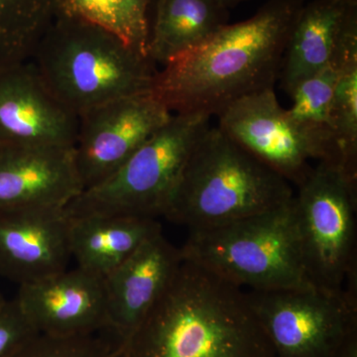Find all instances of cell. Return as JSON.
Listing matches in <instances>:
<instances>
[{"label":"cell","mask_w":357,"mask_h":357,"mask_svg":"<svg viewBox=\"0 0 357 357\" xmlns=\"http://www.w3.org/2000/svg\"><path fill=\"white\" fill-rule=\"evenodd\" d=\"M305 0H269L248 20L227 24L157 70L152 93L175 114L218 115L256 91L274 88Z\"/></svg>","instance_id":"cell-1"},{"label":"cell","mask_w":357,"mask_h":357,"mask_svg":"<svg viewBox=\"0 0 357 357\" xmlns=\"http://www.w3.org/2000/svg\"><path fill=\"white\" fill-rule=\"evenodd\" d=\"M117 357H276L248 294L184 259Z\"/></svg>","instance_id":"cell-2"},{"label":"cell","mask_w":357,"mask_h":357,"mask_svg":"<svg viewBox=\"0 0 357 357\" xmlns=\"http://www.w3.org/2000/svg\"><path fill=\"white\" fill-rule=\"evenodd\" d=\"M47 88L79 116L117 98L151 91L157 70L114 34L57 14L31 59Z\"/></svg>","instance_id":"cell-3"},{"label":"cell","mask_w":357,"mask_h":357,"mask_svg":"<svg viewBox=\"0 0 357 357\" xmlns=\"http://www.w3.org/2000/svg\"><path fill=\"white\" fill-rule=\"evenodd\" d=\"M294 196L286 178L211 126L188 160L164 218L189 230L208 229L280 208Z\"/></svg>","instance_id":"cell-4"},{"label":"cell","mask_w":357,"mask_h":357,"mask_svg":"<svg viewBox=\"0 0 357 357\" xmlns=\"http://www.w3.org/2000/svg\"><path fill=\"white\" fill-rule=\"evenodd\" d=\"M293 199L260 215L190 230L183 258L249 290L314 287L301 259Z\"/></svg>","instance_id":"cell-5"},{"label":"cell","mask_w":357,"mask_h":357,"mask_svg":"<svg viewBox=\"0 0 357 357\" xmlns=\"http://www.w3.org/2000/svg\"><path fill=\"white\" fill-rule=\"evenodd\" d=\"M211 117L173 114L109 178L83 190L66 213L70 218L164 217L188 160L211 128Z\"/></svg>","instance_id":"cell-6"},{"label":"cell","mask_w":357,"mask_h":357,"mask_svg":"<svg viewBox=\"0 0 357 357\" xmlns=\"http://www.w3.org/2000/svg\"><path fill=\"white\" fill-rule=\"evenodd\" d=\"M294 196V218L303 266L321 290H344L356 276L357 180L319 161Z\"/></svg>","instance_id":"cell-7"},{"label":"cell","mask_w":357,"mask_h":357,"mask_svg":"<svg viewBox=\"0 0 357 357\" xmlns=\"http://www.w3.org/2000/svg\"><path fill=\"white\" fill-rule=\"evenodd\" d=\"M276 357H333L357 331L356 287L246 291Z\"/></svg>","instance_id":"cell-8"},{"label":"cell","mask_w":357,"mask_h":357,"mask_svg":"<svg viewBox=\"0 0 357 357\" xmlns=\"http://www.w3.org/2000/svg\"><path fill=\"white\" fill-rule=\"evenodd\" d=\"M172 115L152 91L117 98L79 114L74 154L84 190L109 178Z\"/></svg>","instance_id":"cell-9"},{"label":"cell","mask_w":357,"mask_h":357,"mask_svg":"<svg viewBox=\"0 0 357 357\" xmlns=\"http://www.w3.org/2000/svg\"><path fill=\"white\" fill-rule=\"evenodd\" d=\"M218 116L223 133L291 185L299 187L311 173L309 144L281 107L274 88L239 98Z\"/></svg>","instance_id":"cell-10"},{"label":"cell","mask_w":357,"mask_h":357,"mask_svg":"<svg viewBox=\"0 0 357 357\" xmlns=\"http://www.w3.org/2000/svg\"><path fill=\"white\" fill-rule=\"evenodd\" d=\"M77 124L31 61L0 70V145L74 147Z\"/></svg>","instance_id":"cell-11"},{"label":"cell","mask_w":357,"mask_h":357,"mask_svg":"<svg viewBox=\"0 0 357 357\" xmlns=\"http://www.w3.org/2000/svg\"><path fill=\"white\" fill-rule=\"evenodd\" d=\"M15 299L39 335L86 337L109 328L105 279L77 266L20 285Z\"/></svg>","instance_id":"cell-12"},{"label":"cell","mask_w":357,"mask_h":357,"mask_svg":"<svg viewBox=\"0 0 357 357\" xmlns=\"http://www.w3.org/2000/svg\"><path fill=\"white\" fill-rule=\"evenodd\" d=\"M83 190L74 147L0 145V213L65 208Z\"/></svg>","instance_id":"cell-13"},{"label":"cell","mask_w":357,"mask_h":357,"mask_svg":"<svg viewBox=\"0 0 357 357\" xmlns=\"http://www.w3.org/2000/svg\"><path fill=\"white\" fill-rule=\"evenodd\" d=\"M183 261L181 248L157 232L105 278L109 328L128 342L168 287Z\"/></svg>","instance_id":"cell-14"},{"label":"cell","mask_w":357,"mask_h":357,"mask_svg":"<svg viewBox=\"0 0 357 357\" xmlns=\"http://www.w3.org/2000/svg\"><path fill=\"white\" fill-rule=\"evenodd\" d=\"M70 220L65 208L0 213V275L20 286L67 269Z\"/></svg>","instance_id":"cell-15"},{"label":"cell","mask_w":357,"mask_h":357,"mask_svg":"<svg viewBox=\"0 0 357 357\" xmlns=\"http://www.w3.org/2000/svg\"><path fill=\"white\" fill-rule=\"evenodd\" d=\"M357 56V6L340 0L304 4L293 26L279 75L290 95L301 82L337 60Z\"/></svg>","instance_id":"cell-16"},{"label":"cell","mask_w":357,"mask_h":357,"mask_svg":"<svg viewBox=\"0 0 357 357\" xmlns=\"http://www.w3.org/2000/svg\"><path fill=\"white\" fill-rule=\"evenodd\" d=\"M70 245L77 267L105 279L150 236L161 231L154 218H70Z\"/></svg>","instance_id":"cell-17"},{"label":"cell","mask_w":357,"mask_h":357,"mask_svg":"<svg viewBox=\"0 0 357 357\" xmlns=\"http://www.w3.org/2000/svg\"><path fill=\"white\" fill-rule=\"evenodd\" d=\"M229 9L218 0H156L148 58L154 65L203 44L227 24Z\"/></svg>","instance_id":"cell-18"},{"label":"cell","mask_w":357,"mask_h":357,"mask_svg":"<svg viewBox=\"0 0 357 357\" xmlns=\"http://www.w3.org/2000/svg\"><path fill=\"white\" fill-rule=\"evenodd\" d=\"M357 56L337 60L314 76L301 82L290 93L293 98L287 114L293 126L305 138L312 159L338 166V154L328 124L331 102L340 73ZM340 167V166H338Z\"/></svg>","instance_id":"cell-19"},{"label":"cell","mask_w":357,"mask_h":357,"mask_svg":"<svg viewBox=\"0 0 357 357\" xmlns=\"http://www.w3.org/2000/svg\"><path fill=\"white\" fill-rule=\"evenodd\" d=\"M151 3L152 0H59L58 14L100 26L148 58Z\"/></svg>","instance_id":"cell-20"},{"label":"cell","mask_w":357,"mask_h":357,"mask_svg":"<svg viewBox=\"0 0 357 357\" xmlns=\"http://www.w3.org/2000/svg\"><path fill=\"white\" fill-rule=\"evenodd\" d=\"M59 0H0V70L31 59Z\"/></svg>","instance_id":"cell-21"},{"label":"cell","mask_w":357,"mask_h":357,"mask_svg":"<svg viewBox=\"0 0 357 357\" xmlns=\"http://www.w3.org/2000/svg\"><path fill=\"white\" fill-rule=\"evenodd\" d=\"M328 124L338 154V166L357 180V59L340 73L331 102Z\"/></svg>","instance_id":"cell-22"},{"label":"cell","mask_w":357,"mask_h":357,"mask_svg":"<svg viewBox=\"0 0 357 357\" xmlns=\"http://www.w3.org/2000/svg\"><path fill=\"white\" fill-rule=\"evenodd\" d=\"M116 344L96 335L53 337L39 335L13 357H116Z\"/></svg>","instance_id":"cell-23"},{"label":"cell","mask_w":357,"mask_h":357,"mask_svg":"<svg viewBox=\"0 0 357 357\" xmlns=\"http://www.w3.org/2000/svg\"><path fill=\"white\" fill-rule=\"evenodd\" d=\"M39 335L14 298L0 306V357H13Z\"/></svg>","instance_id":"cell-24"},{"label":"cell","mask_w":357,"mask_h":357,"mask_svg":"<svg viewBox=\"0 0 357 357\" xmlns=\"http://www.w3.org/2000/svg\"><path fill=\"white\" fill-rule=\"evenodd\" d=\"M333 357H357V331L345 338Z\"/></svg>","instance_id":"cell-25"},{"label":"cell","mask_w":357,"mask_h":357,"mask_svg":"<svg viewBox=\"0 0 357 357\" xmlns=\"http://www.w3.org/2000/svg\"><path fill=\"white\" fill-rule=\"evenodd\" d=\"M218 1L223 6L227 7V9H229L231 7L236 6L237 4L241 3V2L248 1V0H218Z\"/></svg>","instance_id":"cell-26"},{"label":"cell","mask_w":357,"mask_h":357,"mask_svg":"<svg viewBox=\"0 0 357 357\" xmlns=\"http://www.w3.org/2000/svg\"><path fill=\"white\" fill-rule=\"evenodd\" d=\"M340 1L344 2L347 6H357V0H340Z\"/></svg>","instance_id":"cell-27"},{"label":"cell","mask_w":357,"mask_h":357,"mask_svg":"<svg viewBox=\"0 0 357 357\" xmlns=\"http://www.w3.org/2000/svg\"><path fill=\"white\" fill-rule=\"evenodd\" d=\"M6 299H4L3 296L1 295V293H0V306H2L3 305V303L6 302Z\"/></svg>","instance_id":"cell-28"}]
</instances>
